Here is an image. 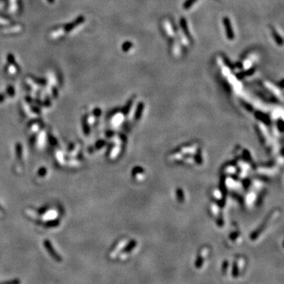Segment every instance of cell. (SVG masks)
Returning a JSON list of instances; mask_svg holds the SVG:
<instances>
[{"mask_svg": "<svg viewBox=\"0 0 284 284\" xmlns=\"http://www.w3.org/2000/svg\"><path fill=\"white\" fill-rule=\"evenodd\" d=\"M223 62H225V64H226V65H227V66L230 68V69H234V64H232V62H230V60H229L226 57V56H223Z\"/></svg>", "mask_w": 284, "mask_h": 284, "instance_id": "cell-7", "label": "cell"}, {"mask_svg": "<svg viewBox=\"0 0 284 284\" xmlns=\"http://www.w3.org/2000/svg\"><path fill=\"white\" fill-rule=\"evenodd\" d=\"M180 25L182 29H183V32H184L185 35L188 37V39H191V35H190V32H189L188 26H187V22H186V20L185 17H182V18H181Z\"/></svg>", "mask_w": 284, "mask_h": 284, "instance_id": "cell-3", "label": "cell"}, {"mask_svg": "<svg viewBox=\"0 0 284 284\" xmlns=\"http://www.w3.org/2000/svg\"><path fill=\"white\" fill-rule=\"evenodd\" d=\"M196 2L197 0H186L184 3H183V9H185V10H189Z\"/></svg>", "mask_w": 284, "mask_h": 284, "instance_id": "cell-5", "label": "cell"}, {"mask_svg": "<svg viewBox=\"0 0 284 284\" xmlns=\"http://www.w3.org/2000/svg\"><path fill=\"white\" fill-rule=\"evenodd\" d=\"M48 2H51V3H52V2H54V0H48Z\"/></svg>", "mask_w": 284, "mask_h": 284, "instance_id": "cell-10", "label": "cell"}, {"mask_svg": "<svg viewBox=\"0 0 284 284\" xmlns=\"http://www.w3.org/2000/svg\"><path fill=\"white\" fill-rule=\"evenodd\" d=\"M237 66H238V68H242V64H238V63H237Z\"/></svg>", "mask_w": 284, "mask_h": 284, "instance_id": "cell-9", "label": "cell"}, {"mask_svg": "<svg viewBox=\"0 0 284 284\" xmlns=\"http://www.w3.org/2000/svg\"><path fill=\"white\" fill-rule=\"evenodd\" d=\"M132 47H133L132 43H131L130 41H126V42H125L124 44H122V48L123 51L127 52V51H129V50H130V49Z\"/></svg>", "mask_w": 284, "mask_h": 284, "instance_id": "cell-6", "label": "cell"}, {"mask_svg": "<svg viewBox=\"0 0 284 284\" xmlns=\"http://www.w3.org/2000/svg\"><path fill=\"white\" fill-rule=\"evenodd\" d=\"M0 284H20V281L15 279V280H10V281H6V282H0Z\"/></svg>", "mask_w": 284, "mask_h": 284, "instance_id": "cell-8", "label": "cell"}, {"mask_svg": "<svg viewBox=\"0 0 284 284\" xmlns=\"http://www.w3.org/2000/svg\"><path fill=\"white\" fill-rule=\"evenodd\" d=\"M271 29H272V36L274 37L275 41L276 42V44L279 46H282V44H283V41H282V37H280V35L278 33L276 32V30L274 29L273 27H271Z\"/></svg>", "mask_w": 284, "mask_h": 284, "instance_id": "cell-4", "label": "cell"}, {"mask_svg": "<svg viewBox=\"0 0 284 284\" xmlns=\"http://www.w3.org/2000/svg\"><path fill=\"white\" fill-rule=\"evenodd\" d=\"M223 25H224L225 30H226V34H227V37L230 41H233L234 39V33L233 31L232 26L230 24V21L229 19V17H224L223 19Z\"/></svg>", "mask_w": 284, "mask_h": 284, "instance_id": "cell-1", "label": "cell"}, {"mask_svg": "<svg viewBox=\"0 0 284 284\" xmlns=\"http://www.w3.org/2000/svg\"><path fill=\"white\" fill-rule=\"evenodd\" d=\"M256 68L255 67H252L250 69H247V70L245 71H242L240 73H238L236 74V77H238V79H242L244 78L245 77H247V76H251L252 74H254L255 73Z\"/></svg>", "mask_w": 284, "mask_h": 284, "instance_id": "cell-2", "label": "cell"}]
</instances>
